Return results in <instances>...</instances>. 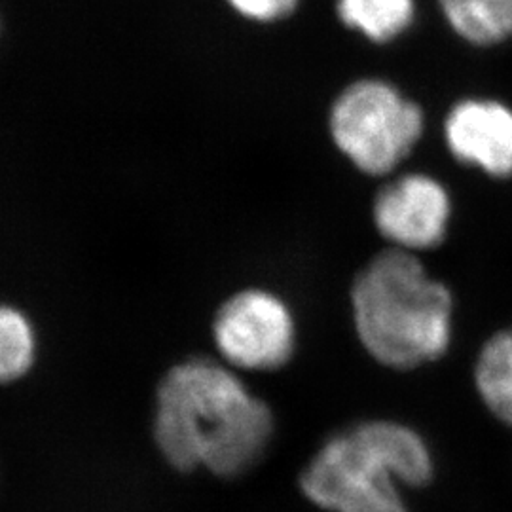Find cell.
Segmentation results:
<instances>
[{
    "label": "cell",
    "instance_id": "6da1fadb",
    "mask_svg": "<svg viewBox=\"0 0 512 512\" xmlns=\"http://www.w3.org/2000/svg\"><path fill=\"white\" fill-rule=\"evenodd\" d=\"M154 440L181 471L234 478L253 469L274 439L272 408L232 366L192 357L165 372L156 391Z\"/></svg>",
    "mask_w": 512,
    "mask_h": 512
},
{
    "label": "cell",
    "instance_id": "7a4b0ae2",
    "mask_svg": "<svg viewBox=\"0 0 512 512\" xmlns=\"http://www.w3.org/2000/svg\"><path fill=\"white\" fill-rule=\"evenodd\" d=\"M357 336L368 355L393 370L442 359L452 344L454 298L412 253L372 258L351 287Z\"/></svg>",
    "mask_w": 512,
    "mask_h": 512
},
{
    "label": "cell",
    "instance_id": "3957f363",
    "mask_svg": "<svg viewBox=\"0 0 512 512\" xmlns=\"http://www.w3.org/2000/svg\"><path fill=\"white\" fill-rule=\"evenodd\" d=\"M435 461L412 427L391 420L355 423L332 435L300 475V490L329 512H410L399 484L427 486Z\"/></svg>",
    "mask_w": 512,
    "mask_h": 512
},
{
    "label": "cell",
    "instance_id": "277c9868",
    "mask_svg": "<svg viewBox=\"0 0 512 512\" xmlns=\"http://www.w3.org/2000/svg\"><path fill=\"white\" fill-rule=\"evenodd\" d=\"M330 135L338 150L366 175L393 171L416 147L423 112L384 80L353 82L330 109Z\"/></svg>",
    "mask_w": 512,
    "mask_h": 512
},
{
    "label": "cell",
    "instance_id": "5b68a950",
    "mask_svg": "<svg viewBox=\"0 0 512 512\" xmlns=\"http://www.w3.org/2000/svg\"><path fill=\"white\" fill-rule=\"evenodd\" d=\"M213 340L226 365L270 372L293 359L296 325L289 306L275 294L247 289L230 296L213 321Z\"/></svg>",
    "mask_w": 512,
    "mask_h": 512
},
{
    "label": "cell",
    "instance_id": "8992f818",
    "mask_svg": "<svg viewBox=\"0 0 512 512\" xmlns=\"http://www.w3.org/2000/svg\"><path fill=\"white\" fill-rule=\"evenodd\" d=\"M374 224L395 249L421 251L444 241L452 198L435 177L410 173L384 186L374 200Z\"/></svg>",
    "mask_w": 512,
    "mask_h": 512
},
{
    "label": "cell",
    "instance_id": "52a82bcc",
    "mask_svg": "<svg viewBox=\"0 0 512 512\" xmlns=\"http://www.w3.org/2000/svg\"><path fill=\"white\" fill-rule=\"evenodd\" d=\"M444 139L459 164L488 177H512V107L497 99L471 97L456 103L444 120Z\"/></svg>",
    "mask_w": 512,
    "mask_h": 512
},
{
    "label": "cell",
    "instance_id": "ba28073f",
    "mask_svg": "<svg viewBox=\"0 0 512 512\" xmlns=\"http://www.w3.org/2000/svg\"><path fill=\"white\" fill-rule=\"evenodd\" d=\"M475 385L484 406L512 427V325L495 332L480 349Z\"/></svg>",
    "mask_w": 512,
    "mask_h": 512
},
{
    "label": "cell",
    "instance_id": "9c48e42d",
    "mask_svg": "<svg viewBox=\"0 0 512 512\" xmlns=\"http://www.w3.org/2000/svg\"><path fill=\"white\" fill-rule=\"evenodd\" d=\"M452 31L473 46H495L512 38L507 0H439Z\"/></svg>",
    "mask_w": 512,
    "mask_h": 512
},
{
    "label": "cell",
    "instance_id": "30bf717a",
    "mask_svg": "<svg viewBox=\"0 0 512 512\" xmlns=\"http://www.w3.org/2000/svg\"><path fill=\"white\" fill-rule=\"evenodd\" d=\"M340 21L372 42H391L410 29L414 0H336Z\"/></svg>",
    "mask_w": 512,
    "mask_h": 512
},
{
    "label": "cell",
    "instance_id": "8fae6325",
    "mask_svg": "<svg viewBox=\"0 0 512 512\" xmlns=\"http://www.w3.org/2000/svg\"><path fill=\"white\" fill-rule=\"evenodd\" d=\"M37 338L29 319L10 306H0V384L23 378L35 363Z\"/></svg>",
    "mask_w": 512,
    "mask_h": 512
},
{
    "label": "cell",
    "instance_id": "7c38bea8",
    "mask_svg": "<svg viewBox=\"0 0 512 512\" xmlns=\"http://www.w3.org/2000/svg\"><path fill=\"white\" fill-rule=\"evenodd\" d=\"M239 16L256 23H274L291 16L298 0H226Z\"/></svg>",
    "mask_w": 512,
    "mask_h": 512
},
{
    "label": "cell",
    "instance_id": "4fadbf2b",
    "mask_svg": "<svg viewBox=\"0 0 512 512\" xmlns=\"http://www.w3.org/2000/svg\"><path fill=\"white\" fill-rule=\"evenodd\" d=\"M507 4H509V10H511V16H512V0H507Z\"/></svg>",
    "mask_w": 512,
    "mask_h": 512
}]
</instances>
